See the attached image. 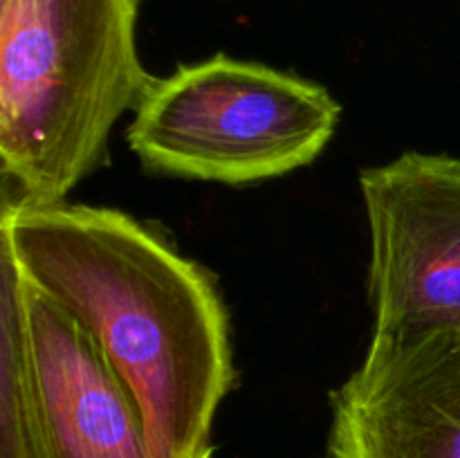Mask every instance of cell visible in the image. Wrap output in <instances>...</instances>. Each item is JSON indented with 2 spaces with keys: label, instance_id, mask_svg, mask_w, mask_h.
I'll use <instances>...</instances> for the list:
<instances>
[{
  "label": "cell",
  "instance_id": "6",
  "mask_svg": "<svg viewBox=\"0 0 460 458\" xmlns=\"http://www.w3.org/2000/svg\"><path fill=\"white\" fill-rule=\"evenodd\" d=\"M331 409V458H460V330L373 332Z\"/></svg>",
  "mask_w": 460,
  "mask_h": 458
},
{
  "label": "cell",
  "instance_id": "5",
  "mask_svg": "<svg viewBox=\"0 0 460 458\" xmlns=\"http://www.w3.org/2000/svg\"><path fill=\"white\" fill-rule=\"evenodd\" d=\"M376 335L460 330V160L409 151L359 173Z\"/></svg>",
  "mask_w": 460,
  "mask_h": 458
},
{
  "label": "cell",
  "instance_id": "1",
  "mask_svg": "<svg viewBox=\"0 0 460 458\" xmlns=\"http://www.w3.org/2000/svg\"><path fill=\"white\" fill-rule=\"evenodd\" d=\"M0 254L88 330L133 395L153 458H211L234 368L209 274L119 209L4 198Z\"/></svg>",
  "mask_w": 460,
  "mask_h": 458
},
{
  "label": "cell",
  "instance_id": "2",
  "mask_svg": "<svg viewBox=\"0 0 460 458\" xmlns=\"http://www.w3.org/2000/svg\"><path fill=\"white\" fill-rule=\"evenodd\" d=\"M139 0H0L4 198L49 205L103 162L112 128L153 76Z\"/></svg>",
  "mask_w": 460,
  "mask_h": 458
},
{
  "label": "cell",
  "instance_id": "4",
  "mask_svg": "<svg viewBox=\"0 0 460 458\" xmlns=\"http://www.w3.org/2000/svg\"><path fill=\"white\" fill-rule=\"evenodd\" d=\"M0 458H153L133 395L84 326L0 254Z\"/></svg>",
  "mask_w": 460,
  "mask_h": 458
},
{
  "label": "cell",
  "instance_id": "3",
  "mask_svg": "<svg viewBox=\"0 0 460 458\" xmlns=\"http://www.w3.org/2000/svg\"><path fill=\"white\" fill-rule=\"evenodd\" d=\"M340 119V101L323 85L216 54L153 76L126 139L155 173L250 184L313 164Z\"/></svg>",
  "mask_w": 460,
  "mask_h": 458
}]
</instances>
